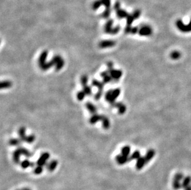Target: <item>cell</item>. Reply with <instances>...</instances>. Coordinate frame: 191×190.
I'll list each match as a JSON object with an SVG mask.
<instances>
[{"instance_id": "cell-1", "label": "cell", "mask_w": 191, "mask_h": 190, "mask_svg": "<svg viewBox=\"0 0 191 190\" xmlns=\"http://www.w3.org/2000/svg\"><path fill=\"white\" fill-rule=\"evenodd\" d=\"M176 25L179 30L184 33H187L191 32V19L190 22L187 25H185L181 20H178L176 22Z\"/></svg>"}, {"instance_id": "cell-2", "label": "cell", "mask_w": 191, "mask_h": 190, "mask_svg": "<svg viewBox=\"0 0 191 190\" xmlns=\"http://www.w3.org/2000/svg\"><path fill=\"white\" fill-rule=\"evenodd\" d=\"M50 157V154L47 153H42L37 161V165L39 166H45L47 164V160Z\"/></svg>"}, {"instance_id": "cell-3", "label": "cell", "mask_w": 191, "mask_h": 190, "mask_svg": "<svg viewBox=\"0 0 191 190\" xmlns=\"http://www.w3.org/2000/svg\"><path fill=\"white\" fill-rule=\"evenodd\" d=\"M138 33L140 36H150L152 34V28L149 25H143L139 28Z\"/></svg>"}, {"instance_id": "cell-4", "label": "cell", "mask_w": 191, "mask_h": 190, "mask_svg": "<svg viewBox=\"0 0 191 190\" xmlns=\"http://www.w3.org/2000/svg\"><path fill=\"white\" fill-rule=\"evenodd\" d=\"M116 41L112 40H102L101 41L99 44L98 47L100 48H112L115 46Z\"/></svg>"}, {"instance_id": "cell-5", "label": "cell", "mask_w": 191, "mask_h": 190, "mask_svg": "<svg viewBox=\"0 0 191 190\" xmlns=\"http://www.w3.org/2000/svg\"><path fill=\"white\" fill-rule=\"evenodd\" d=\"M110 75L112 77L114 80H119V79L122 77L123 72L121 70H116V69H111L110 70H108Z\"/></svg>"}, {"instance_id": "cell-6", "label": "cell", "mask_w": 191, "mask_h": 190, "mask_svg": "<svg viewBox=\"0 0 191 190\" xmlns=\"http://www.w3.org/2000/svg\"><path fill=\"white\" fill-rule=\"evenodd\" d=\"M116 161L117 163V164L121 165V166L124 165L128 162H130L129 157H126V156L122 155L121 154L116 156Z\"/></svg>"}, {"instance_id": "cell-7", "label": "cell", "mask_w": 191, "mask_h": 190, "mask_svg": "<svg viewBox=\"0 0 191 190\" xmlns=\"http://www.w3.org/2000/svg\"><path fill=\"white\" fill-rule=\"evenodd\" d=\"M47 56H48V51L47 50L43 51L41 53V54L38 58V65H39L40 67L47 63L46 61H47Z\"/></svg>"}, {"instance_id": "cell-8", "label": "cell", "mask_w": 191, "mask_h": 190, "mask_svg": "<svg viewBox=\"0 0 191 190\" xmlns=\"http://www.w3.org/2000/svg\"><path fill=\"white\" fill-rule=\"evenodd\" d=\"M121 93V90L120 89H116L114 90H113L112 92V95H111V99L110 100V101L109 102V103L112 105L113 104H114L116 102V99L117 98L120 96Z\"/></svg>"}, {"instance_id": "cell-9", "label": "cell", "mask_w": 191, "mask_h": 190, "mask_svg": "<svg viewBox=\"0 0 191 190\" xmlns=\"http://www.w3.org/2000/svg\"><path fill=\"white\" fill-rule=\"evenodd\" d=\"M146 164H147V163H146V160L145 159V157H140V158H139L137 160L136 167L137 170H140L145 166V165Z\"/></svg>"}, {"instance_id": "cell-10", "label": "cell", "mask_w": 191, "mask_h": 190, "mask_svg": "<svg viewBox=\"0 0 191 190\" xmlns=\"http://www.w3.org/2000/svg\"><path fill=\"white\" fill-rule=\"evenodd\" d=\"M17 149H18V150L19 151V152L20 153V154L21 155H23V156H25L27 158L31 157L33 156V154L31 151H29L28 150H27L26 148H24L23 147H19Z\"/></svg>"}, {"instance_id": "cell-11", "label": "cell", "mask_w": 191, "mask_h": 190, "mask_svg": "<svg viewBox=\"0 0 191 190\" xmlns=\"http://www.w3.org/2000/svg\"><path fill=\"white\" fill-rule=\"evenodd\" d=\"M155 155V151L153 149H150L149 151L147 152L145 156V159L146 160V163H148L152 159V158Z\"/></svg>"}, {"instance_id": "cell-12", "label": "cell", "mask_w": 191, "mask_h": 190, "mask_svg": "<svg viewBox=\"0 0 191 190\" xmlns=\"http://www.w3.org/2000/svg\"><path fill=\"white\" fill-rule=\"evenodd\" d=\"M114 24V21L113 19H109L105 24L104 27V31L107 34L110 33L111 29L113 28V25Z\"/></svg>"}, {"instance_id": "cell-13", "label": "cell", "mask_w": 191, "mask_h": 190, "mask_svg": "<svg viewBox=\"0 0 191 190\" xmlns=\"http://www.w3.org/2000/svg\"><path fill=\"white\" fill-rule=\"evenodd\" d=\"M58 166V161L56 160H52L47 164V169L49 172L54 171Z\"/></svg>"}, {"instance_id": "cell-14", "label": "cell", "mask_w": 191, "mask_h": 190, "mask_svg": "<svg viewBox=\"0 0 191 190\" xmlns=\"http://www.w3.org/2000/svg\"><path fill=\"white\" fill-rule=\"evenodd\" d=\"M101 121L102 122V125L104 128H105V130H108L110 128V120L107 118V117H106L104 115H101Z\"/></svg>"}, {"instance_id": "cell-15", "label": "cell", "mask_w": 191, "mask_h": 190, "mask_svg": "<svg viewBox=\"0 0 191 190\" xmlns=\"http://www.w3.org/2000/svg\"><path fill=\"white\" fill-rule=\"evenodd\" d=\"M85 106L87 109H88V111H89L92 115L97 114V108L95 107V105H94L92 103H91V102H87V103H86Z\"/></svg>"}, {"instance_id": "cell-16", "label": "cell", "mask_w": 191, "mask_h": 190, "mask_svg": "<svg viewBox=\"0 0 191 190\" xmlns=\"http://www.w3.org/2000/svg\"><path fill=\"white\" fill-rule=\"evenodd\" d=\"M129 16V14L126 12V11L124 9H119L118 11H116V16L118 19H123V18H127Z\"/></svg>"}, {"instance_id": "cell-17", "label": "cell", "mask_w": 191, "mask_h": 190, "mask_svg": "<svg viewBox=\"0 0 191 190\" xmlns=\"http://www.w3.org/2000/svg\"><path fill=\"white\" fill-rule=\"evenodd\" d=\"M101 115H99L97 114H93L89 119V122L91 124L94 125V124H95L98 121H101Z\"/></svg>"}, {"instance_id": "cell-18", "label": "cell", "mask_w": 191, "mask_h": 190, "mask_svg": "<svg viewBox=\"0 0 191 190\" xmlns=\"http://www.w3.org/2000/svg\"><path fill=\"white\" fill-rule=\"evenodd\" d=\"M92 85L94 86L97 87L98 90H104L105 83L103 82H100L97 80H94L92 82Z\"/></svg>"}, {"instance_id": "cell-19", "label": "cell", "mask_w": 191, "mask_h": 190, "mask_svg": "<svg viewBox=\"0 0 191 190\" xmlns=\"http://www.w3.org/2000/svg\"><path fill=\"white\" fill-rule=\"evenodd\" d=\"M21 154L19 152L18 149H16L15 151L13 152V154H12V158H13L14 162L16 164H19L20 163V157H21Z\"/></svg>"}, {"instance_id": "cell-20", "label": "cell", "mask_w": 191, "mask_h": 190, "mask_svg": "<svg viewBox=\"0 0 191 190\" xmlns=\"http://www.w3.org/2000/svg\"><path fill=\"white\" fill-rule=\"evenodd\" d=\"M22 141L20 138H12L9 141V145L12 147H19Z\"/></svg>"}, {"instance_id": "cell-21", "label": "cell", "mask_w": 191, "mask_h": 190, "mask_svg": "<svg viewBox=\"0 0 191 190\" xmlns=\"http://www.w3.org/2000/svg\"><path fill=\"white\" fill-rule=\"evenodd\" d=\"M18 134H19V138L22 141H25L27 136L25 135V127H21L19 129L18 131Z\"/></svg>"}, {"instance_id": "cell-22", "label": "cell", "mask_w": 191, "mask_h": 190, "mask_svg": "<svg viewBox=\"0 0 191 190\" xmlns=\"http://www.w3.org/2000/svg\"><path fill=\"white\" fill-rule=\"evenodd\" d=\"M21 167L24 169H26L28 167H32V162L29 161L28 159H25L20 163Z\"/></svg>"}, {"instance_id": "cell-23", "label": "cell", "mask_w": 191, "mask_h": 190, "mask_svg": "<svg viewBox=\"0 0 191 190\" xmlns=\"http://www.w3.org/2000/svg\"><path fill=\"white\" fill-rule=\"evenodd\" d=\"M191 183V177L190 176H187L186 177L184 178V179L183 180V182H182V188H185L187 186H189Z\"/></svg>"}, {"instance_id": "cell-24", "label": "cell", "mask_w": 191, "mask_h": 190, "mask_svg": "<svg viewBox=\"0 0 191 190\" xmlns=\"http://www.w3.org/2000/svg\"><path fill=\"white\" fill-rule=\"evenodd\" d=\"M140 153L139 151H135L133 154H132L129 157V161L133 160H137L139 158H140Z\"/></svg>"}, {"instance_id": "cell-25", "label": "cell", "mask_w": 191, "mask_h": 190, "mask_svg": "<svg viewBox=\"0 0 191 190\" xmlns=\"http://www.w3.org/2000/svg\"><path fill=\"white\" fill-rule=\"evenodd\" d=\"M12 82L11 81H3L1 83V89H9L12 86Z\"/></svg>"}, {"instance_id": "cell-26", "label": "cell", "mask_w": 191, "mask_h": 190, "mask_svg": "<svg viewBox=\"0 0 191 190\" xmlns=\"http://www.w3.org/2000/svg\"><path fill=\"white\" fill-rule=\"evenodd\" d=\"M130 153V148L128 146H125L121 149V154L126 156L129 157V154Z\"/></svg>"}, {"instance_id": "cell-27", "label": "cell", "mask_w": 191, "mask_h": 190, "mask_svg": "<svg viewBox=\"0 0 191 190\" xmlns=\"http://www.w3.org/2000/svg\"><path fill=\"white\" fill-rule=\"evenodd\" d=\"M64 66V61L61 57V60L58 61V63L55 66V70L56 71H60Z\"/></svg>"}, {"instance_id": "cell-28", "label": "cell", "mask_w": 191, "mask_h": 190, "mask_svg": "<svg viewBox=\"0 0 191 190\" xmlns=\"http://www.w3.org/2000/svg\"><path fill=\"white\" fill-rule=\"evenodd\" d=\"M111 13V8H106L105 10V11L101 14V16L103 18H104V19H108V18H109V17L110 16Z\"/></svg>"}, {"instance_id": "cell-29", "label": "cell", "mask_w": 191, "mask_h": 190, "mask_svg": "<svg viewBox=\"0 0 191 190\" xmlns=\"http://www.w3.org/2000/svg\"><path fill=\"white\" fill-rule=\"evenodd\" d=\"M172 186L174 189L175 190H179L182 188V184L180 183L179 181H178V180H173V183H172Z\"/></svg>"}, {"instance_id": "cell-30", "label": "cell", "mask_w": 191, "mask_h": 190, "mask_svg": "<svg viewBox=\"0 0 191 190\" xmlns=\"http://www.w3.org/2000/svg\"><path fill=\"white\" fill-rule=\"evenodd\" d=\"M101 5H102V3H101V0H96V1H95L93 3V4L92 5V8L93 10L96 11L98 9H99Z\"/></svg>"}, {"instance_id": "cell-31", "label": "cell", "mask_w": 191, "mask_h": 190, "mask_svg": "<svg viewBox=\"0 0 191 190\" xmlns=\"http://www.w3.org/2000/svg\"><path fill=\"white\" fill-rule=\"evenodd\" d=\"M136 18L134 17V16L133 15V14H129V16H127V18H126V22H127V25H131L133 23V22L134 21V20H136Z\"/></svg>"}, {"instance_id": "cell-32", "label": "cell", "mask_w": 191, "mask_h": 190, "mask_svg": "<svg viewBox=\"0 0 191 190\" xmlns=\"http://www.w3.org/2000/svg\"><path fill=\"white\" fill-rule=\"evenodd\" d=\"M181 53L179 51H175L172 52L171 53V54H170V57H171V59L174 60L179 59V58L181 57Z\"/></svg>"}, {"instance_id": "cell-33", "label": "cell", "mask_w": 191, "mask_h": 190, "mask_svg": "<svg viewBox=\"0 0 191 190\" xmlns=\"http://www.w3.org/2000/svg\"><path fill=\"white\" fill-rule=\"evenodd\" d=\"M83 91L85 92V95L87 96H91L92 91V88L90 86L86 85L83 87Z\"/></svg>"}, {"instance_id": "cell-34", "label": "cell", "mask_w": 191, "mask_h": 190, "mask_svg": "<svg viewBox=\"0 0 191 190\" xmlns=\"http://www.w3.org/2000/svg\"><path fill=\"white\" fill-rule=\"evenodd\" d=\"M184 175L182 173H177L176 174H175V175L174 176L173 180H178V181H181L184 179Z\"/></svg>"}, {"instance_id": "cell-35", "label": "cell", "mask_w": 191, "mask_h": 190, "mask_svg": "<svg viewBox=\"0 0 191 190\" xmlns=\"http://www.w3.org/2000/svg\"><path fill=\"white\" fill-rule=\"evenodd\" d=\"M120 29H121L120 25H116V27H113V28L111 29V31L110 34H111V35L116 34H117V33H118V32H120Z\"/></svg>"}, {"instance_id": "cell-36", "label": "cell", "mask_w": 191, "mask_h": 190, "mask_svg": "<svg viewBox=\"0 0 191 190\" xmlns=\"http://www.w3.org/2000/svg\"><path fill=\"white\" fill-rule=\"evenodd\" d=\"M81 82L82 85V86H85L87 85L88 83V77L87 75H83L81 78Z\"/></svg>"}, {"instance_id": "cell-37", "label": "cell", "mask_w": 191, "mask_h": 190, "mask_svg": "<svg viewBox=\"0 0 191 190\" xmlns=\"http://www.w3.org/2000/svg\"><path fill=\"white\" fill-rule=\"evenodd\" d=\"M85 92L82 90V91H80V92H79L78 93H77V99L79 100V101H83L84 100V99L85 98Z\"/></svg>"}, {"instance_id": "cell-38", "label": "cell", "mask_w": 191, "mask_h": 190, "mask_svg": "<svg viewBox=\"0 0 191 190\" xmlns=\"http://www.w3.org/2000/svg\"><path fill=\"white\" fill-rule=\"evenodd\" d=\"M43 167L42 166H37L36 167L34 168V173L35 175H40L41 174L42 172H43Z\"/></svg>"}, {"instance_id": "cell-39", "label": "cell", "mask_w": 191, "mask_h": 190, "mask_svg": "<svg viewBox=\"0 0 191 190\" xmlns=\"http://www.w3.org/2000/svg\"><path fill=\"white\" fill-rule=\"evenodd\" d=\"M117 109H118V113L120 115L124 114L126 112V106L123 103L121 105V106Z\"/></svg>"}, {"instance_id": "cell-40", "label": "cell", "mask_w": 191, "mask_h": 190, "mask_svg": "<svg viewBox=\"0 0 191 190\" xmlns=\"http://www.w3.org/2000/svg\"><path fill=\"white\" fill-rule=\"evenodd\" d=\"M102 5H104L106 8H111V0H101Z\"/></svg>"}, {"instance_id": "cell-41", "label": "cell", "mask_w": 191, "mask_h": 190, "mask_svg": "<svg viewBox=\"0 0 191 190\" xmlns=\"http://www.w3.org/2000/svg\"><path fill=\"white\" fill-rule=\"evenodd\" d=\"M113 80V79H112V77H111V76L109 74V75L107 76L106 77L103 78V82H104L105 84H106V83L111 82Z\"/></svg>"}, {"instance_id": "cell-42", "label": "cell", "mask_w": 191, "mask_h": 190, "mask_svg": "<svg viewBox=\"0 0 191 190\" xmlns=\"http://www.w3.org/2000/svg\"><path fill=\"white\" fill-rule=\"evenodd\" d=\"M35 137L34 135H31L30 136H27L25 141L28 143H32L35 141Z\"/></svg>"}, {"instance_id": "cell-43", "label": "cell", "mask_w": 191, "mask_h": 190, "mask_svg": "<svg viewBox=\"0 0 191 190\" xmlns=\"http://www.w3.org/2000/svg\"><path fill=\"white\" fill-rule=\"evenodd\" d=\"M112 92H113V90H109V91H108L107 92V93L105 94V99L108 102L110 101V100H111V95H112Z\"/></svg>"}, {"instance_id": "cell-44", "label": "cell", "mask_w": 191, "mask_h": 190, "mask_svg": "<svg viewBox=\"0 0 191 190\" xmlns=\"http://www.w3.org/2000/svg\"><path fill=\"white\" fill-rule=\"evenodd\" d=\"M103 95V90H98V92L95 95L94 98L96 101H98Z\"/></svg>"}, {"instance_id": "cell-45", "label": "cell", "mask_w": 191, "mask_h": 190, "mask_svg": "<svg viewBox=\"0 0 191 190\" xmlns=\"http://www.w3.org/2000/svg\"><path fill=\"white\" fill-rule=\"evenodd\" d=\"M133 15L134 16V17L136 18V19H137L138 18H139V17L140 16V14H141V11L139 9H136L135 10L133 13Z\"/></svg>"}, {"instance_id": "cell-46", "label": "cell", "mask_w": 191, "mask_h": 190, "mask_svg": "<svg viewBox=\"0 0 191 190\" xmlns=\"http://www.w3.org/2000/svg\"><path fill=\"white\" fill-rule=\"evenodd\" d=\"M120 9H121V4H120V3L119 2H116V3H114V5L113 9H114V11H118V10Z\"/></svg>"}, {"instance_id": "cell-47", "label": "cell", "mask_w": 191, "mask_h": 190, "mask_svg": "<svg viewBox=\"0 0 191 190\" xmlns=\"http://www.w3.org/2000/svg\"><path fill=\"white\" fill-rule=\"evenodd\" d=\"M132 27L131 25H126V27H125L124 29V32L126 34H130L131 33V31H132Z\"/></svg>"}, {"instance_id": "cell-48", "label": "cell", "mask_w": 191, "mask_h": 190, "mask_svg": "<svg viewBox=\"0 0 191 190\" xmlns=\"http://www.w3.org/2000/svg\"><path fill=\"white\" fill-rule=\"evenodd\" d=\"M139 28L138 27H134L132 28V31H131L130 34H136L139 32Z\"/></svg>"}, {"instance_id": "cell-49", "label": "cell", "mask_w": 191, "mask_h": 190, "mask_svg": "<svg viewBox=\"0 0 191 190\" xmlns=\"http://www.w3.org/2000/svg\"><path fill=\"white\" fill-rule=\"evenodd\" d=\"M107 67H108V70H110L113 69V63L111 61H109L107 63Z\"/></svg>"}, {"instance_id": "cell-50", "label": "cell", "mask_w": 191, "mask_h": 190, "mask_svg": "<svg viewBox=\"0 0 191 190\" xmlns=\"http://www.w3.org/2000/svg\"><path fill=\"white\" fill-rule=\"evenodd\" d=\"M110 74H109V72H108V71L107 70V71H104V72H102L101 74H100V76L102 77V78H104V77H106L107 76H108V75H109Z\"/></svg>"}, {"instance_id": "cell-51", "label": "cell", "mask_w": 191, "mask_h": 190, "mask_svg": "<svg viewBox=\"0 0 191 190\" xmlns=\"http://www.w3.org/2000/svg\"><path fill=\"white\" fill-rule=\"evenodd\" d=\"M184 190H191V185L184 188Z\"/></svg>"}, {"instance_id": "cell-52", "label": "cell", "mask_w": 191, "mask_h": 190, "mask_svg": "<svg viewBox=\"0 0 191 190\" xmlns=\"http://www.w3.org/2000/svg\"><path fill=\"white\" fill-rule=\"evenodd\" d=\"M22 190H31L29 188H23Z\"/></svg>"}, {"instance_id": "cell-53", "label": "cell", "mask_w": 191, "mask_h": 190, "mask_svg": "<svg viewBox=\"0 0 191 190\" xmlns=\"http://www.w3.org/2000/svg\"><path fill=\"white\" fill-rule=\"evenodd\" d=\"M17 190H22V189H17Z\"/></svg>"}]
</instances>
